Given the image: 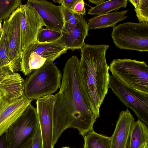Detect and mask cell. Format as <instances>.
Instances as JSON below:
<instances>
[{
	"instance_id": "5",
	"label": "cell",
	"mask_w": 148,
	"mask_h": 148,
	"mask_svg": "<svg viewBox=\"0 0 148 148\" xmlns=\"http://www.w3.org/2000/svg\"><path fill=\"white\" fill-rule=\"evenodd\" d=\"M67 50L59 39L47 43L36 40L22 51L20 71L25 75H28L42 66L46 61L53 62Z\"/></svg>"
},
{
	"instance_id": "20",
	"label": "cell",
	"mask_w": 148,
	"mask_h": 148,
	"mask_svg": "<svg viewBox=\"0 0 148 148\" xmlns=\"http://www.w3.org/2000/svg\"><path fill=\"white\" fill-rule=\"evenodd\" d=\"M83 148H111V137L97 133L94 130L84 137Z\"/></svg>"
},
{
	"instance_id": "13",
	"label": "cell",
	"mask_w": 148,
	"mask_h": 148,
	"mask_svg": "<svg viewBox=\"0 0 148 148\" xmlns=\"http://www.w3.org/2000/svg\"><path fill=\"white\" fill-rule=\"evenodd\" d=\"M31 101L25 94L20 98L10 102L0 99V136L7 131Z\"/></svg>"
},
{
	"instance_id": "36",
	"label": "cell",
	"mask_w": 148,
	"mask_h": 148,
	"mask_svg": "<svg viewBox=\"0 0 148 148\" xmlns=\"http://www.w3.org/2000/svg\"><path fill=\"white\" fill-rule=\"evenodd\" d=\"M61 148H70L69 147H62Z\"/></svg>"
},
{
	"instance_id": "34",
	"label": "cell",
	"mask_w": 148,
	"mask_h": 148,
	"mask_svg": "<svg viewBox=\"0 0 148 148\" xmlns=\"http://www.w3.org/2000/svg\"><path fill=\"white\" fill-rule=\"evenodd\" d=\"M141 148H148V144L144 145Z\"/></svg>"
},
{
	"instance_id": "4",
	"label": "cell",
	"mask_w": 148,
	"mask_h": 148,
	"mask_svg": "<svg viewBox=\"0 0 148 148\" xmlns=\"http://www.w3.org/2000/svg\"><path fill=\"white\" fill-rule=\"evenodd\" d=\"M112 76L126 86L148 94V66L144 61L114 59L109 66Z\"/></svg>"
},
{
	"instance_id": "8",
	"label": "cell",
	"mask_w": 148,
	"mask_h": 148,
	"mask_svg": "<svg viewBox=\"0 0 148 148\" xmlns=\"http://www.w3.org/2000/svg\"><path fill=\"white\" fill-rule=\"evenodd\" d=\"M109 88L118 99L134 112L138 119L148 125V94L131 89L113 76H110Z\"/></svg>"
},
{
	"instance_id": "15",
	"label": "cell",
	"mask_w": 148,
	"mask_h": 148,
	"mask_svg": "<svg viewBox=\"0 0 148 148\" xmlns=\"http://www.w3.org/2000/svg\"><path fill=\"white\" fill-rule=\"evenodd\" d=\"M24 80L17 73L0 77V99L10 102L21 97L24 93Z\"/></svg>"
},
{
	"instance_id": "9",
	"label": "cell",
	"mask_w": 148,
	"mask_h": 148,
	"mask_svg": "<svg viewBox=\"0 0 148 148\" xmlns=\"http://www.w3.org/2000/svg\"><path fill=\"white\" fill-rule=\"evenodd\" d=\"M56 95L46 96L36 100V110L43 148H54L52 139L53 108Z\"/></svg>"
},
{
	"instance_id": "11",
	"label": "cell",
	"mask_w": 148,
	"mask_h": 148,
	"mask_svg": "<svg viewBox=\"0 0 148 148\" xmlns=\"http://www.w3.org/2000/svg\"><path fill=\"white\" fill-rule=\"evenodd\" d=\"M20 7L13 12L8 19V38L10 59L14 73L20 71L21 49Z\"/></svg>"
},
{
	"instance_id": "19",
	"label": "cell",
	"mask_w": 148,
	"mask_h": 148,
	"mask_svg": "<svg viewBox=\"0 0 148 148\" xmlns=\"http://www.w3.org/2000/svg\"><path fill=\"white\" fill-rule=\"evenodd\" d=\"M8 19L4 20L2 32L0 40V67L8 68L11 73H14L10 59L8 38Z\"/></svg>"
},
{
	"instance_id": "24",
	"label": "cell",
	"mask_w": 148,
	"mask_h": 148,
	"mask_svg": "<svg viewBox=\"0 0 148 148\" xmlns=\"http://www.w3.org/2000/svg\"><path fill=\"white\" fill-rule=\"evenodd\" d=\"M62 36L61 31L42 27L37 34L36 40L41 43H49L59 40Z\"/></svg>"
},
{
	"instance_id": "26",
	"label": "cell",
	"mask_w": 148,
	"mask_h": 148,
	"mask_svg": "<svg viewBox=\"0 0 148 148\" xmlns=\"http://www.w3.org/2000/svg\"><path fill=\"white\" fill-rule=\"evenodd\" d=\"M31 148H43L41 134L39 123L32 140Z\"/></svg>"
},
{
	"instance_id": "3",
	"label": "cell",
	"mask_w": 148,
	"mask_h": 148,
	"mask_svg": "<svg viewBox=\"0 0 148 148\" xmlns=\"http://www.w3.org/2000/svg\"><path fill=\"white\" fill-rule=\"evenodd\" d=\"M61 78L60 70L53 62L46 61L24 80L25 95L32 101L52 95L60 88Z\"/></svg>"
},
{
	"instance_id": "21",
	"label": "cell",
	"mask_w": 148,
	"mask_h": 148,
	"mask_svg": "<svg viewBox=\"0 0 148 148\" xmlns=\"http://www.w3.org/2000/svg\"><path fill=\"white\" fill-rule=\"evenodd\" d=\"M127 0H112L105 1L91 8L88 10V14L99 15L109 13L121 8H125L127 6Z\"/></svg>"
},
{
	"instance_id": "12",
	"label": "cell",
	"mask_w": 148,
	"mask_h": 148,
	"mask_svg": "<svg viewBox=\"0 0 148 148\" xmlns=\"http://www.w3.org/2000/svg\"><path fill=\"white\" fill-rule=\"evenodd\" d=\"M27 4L34 8L42 19L46 28L61 31L65 21L60 5L45 0H28Z\"/></svg>"
},
{
	"instance_id": "23",
	"label": "cell",
	"mask_w": 148,
	"mask_h": 148,
	"mask_svg": "<svg viewBox=\"0 0 148 148\" xmlns=\"http://www.w3.org/2000/svg\"><path fill=\"white\" fill-rule=\"evenodd\" d=\"M134 6L136 16L140 22L148 23V0H129Z\"/></svg>"
},
{
	"instance_id": "18",
	"label": "cell",
	"mask_w": 148,
	"mask_h": 148,
	"mask_svg": "<svg viewBox=\"0 0 148 148\" xmlns=\"http://www.w3.org/2000/svg\"><path fill=\"white\" fill-rule=\"evenodd\" d=\"M148 144L147 125L140 119L132 123L127 148H141Z\"/></svg>"
},
{
	"instance_id": "16",
	"label": "cell",
	"mask_w": 148,
	"mask_h": 148,
	"mask_svg": "<svg viewBox=\"0 0 148 148\" xmlns=\"http://www.w3.org/2000/svg\"><path fill=\"white\" fill-rule=\"evenodd\" d=\"M135 120L128 108L121 111L111 137V148H127L132 123Z\"/></svg>"
},
{
	"instance_id": "17",
	"label": "cell",
	"mask_w": 148,
	"mask_h": 148,
	"mask_svg": "<svg viewBox=\"0 0 148 148\" xmlns=\"http://www.w3.org/2000/svg\"><path fill=\"white\" fill-rule=\"evenodd\" d=\"M128 10L116 11L93 17L88 20V29L89 30L109 27H113L118 22L123 21L127 17L125 15Z\"/></svg>"
},
{
	"instance_id": "14",
	"label": "cell",
	"mask_w": 148,
	"mask_h": 148,
	"mask_svg": "<svg viewBox=\"0 0 148 148\" xmlns=\"http://www.w3.org/2000/svg\"><path fill=\"white\" fill-rule=\"evenodd\" d=\"M87 24L83 16L75 24L65 23L61 31L62 36L59 39L67 50L73 51L81 49L85 43V38L88 35Z\"/></svg>"
},
{
	"instance_id": "25",
	"label": "cell",
	"mask_w": 148,
	"mask_h": 148,
	"mask_svg": "<svg viewBox=\"0 0 148 148\" xmlns=\"http://www.w3.org/2000/svg\"><path fill=\"white\" fill-rule=\"evenodd\" d=\"M61 9L63 13L65 23L71 24H75L78 22L83 16L73 13L71 10L60 5Z\"/></svg>"
},
{
	"instance_id": "10",
	"label": "cell",
	"mask_w": 148,
	"mask_h": 148,
	"mask_svg": "<svg viewBox=\"0 0 148 148\" xmlns=\"http://www.w3.org/2000/svg\"><path fill=\"white\" fill-rule=\"evenodd\" d=\"M20 31L22 51L36 40L40 30L45 26L42 18L32 7L27 3L21 4Z\"/></svg>"
},
{
	"instance_id": "7",
	"label": "cell",
	"mask_w": 148,
	"mask_h": 148,
	"mask_svg": "<svg viewBox=\"0 0 148 148\" xmlns=\"http://www.w3.org/2000/svg\"><path fill=\"white\" fill-rule=\"evenodd\" d=\"M38 123L36 109L30 104L6 132L7 148H23L32 139Z\"/></svg>"
},
{
	"instance_id": "6",
	"label": "cell",
	"mask_w": 148,
	"mask_h": 148,
	"mask_svg": "<svg viewBox=\"0 0 148 148\" xmlns=\"http://www.w3.org/2000/svg\"><path fill=\"white\" fill-rule=\"evenodd\" d=\"M111 36L116 47L120 49L148 51V23L120 24L113 27Z\"/></svg>"
},
{
	"instance_id": "30",
	"label": "cell",
	"mask_w": 148,
	"mask_h": 148,
	"mask_svg": "<svg viewBox=\"0 0 148 148\" xmlns=\"http://www.w3.org/2000/svg\"><path fill=\"white\" fill-rule=\"evenodd\" d=\"M11 73H12L7 67H0V77Z\"/></svg>"
},
{
	"instance_id": "27",
	"label": "cell",
	"mask_w": 148,
	"mask_h": 148,
	"mask_svg": "<svg viewBox=\"0 0 148 148\" xmlns=\"http://www.w3.org/2000/svg\"><path fill=\"white\" fill-rule=\"evenodd\" d=\"M71 10L73 13L78 15L83 16L85 14L86 11L84 1L76 0Z\"/></svg>"
},
{
	"instance_id": "35",
	"label": "cell",
	"mask_w": 148,
	"mask_h": 148,
	"mask_svg": "<svg viewBox=\"0 0 148 148\" xmlns=\"http://www.w3.org/2000/svg\"><path fill=\"white\" fill-rule=\"evenodd\" d=\"M2 31L1 32H0V38H1V34H2Z\"/></svg>"
},
{
	"instance_id": "33",
	"label": "cell",
	"mask_w": 148,
	"mask_h": 148,
	"mask_svg": "<svg viewBox=\"0 0 148 148\" xmlns=\"http://www.w3.org/2000/svg\"><path fill=\"white\" fill-rule=\"evenodd\" d=\"M2 20H3L0 19V32L2 31V25L1 23Z\"/></svg>"
},
{
	"instance_id": "1",
	"label": "cell",
	"mask_w": 148,
	"mask_h": 148,
	"mask_svg": "<svg viewBox=\"0 0 148 148\" xmlns=\"http://www.w3.org/2000/svg\"><path fill=\"white\" fill-rule=\"evenodd\" d=\"M80 59L72 56L65 63L62 82L53 112L52 142L54 146L62 132L69 128H76L84 137L94 130L97 119L87 101L81 85Z\"/></svg>"
},
{
	"instance_id": "22",
	"label": "cell",
	"mask_w": 148,
	"mask_h": 148,
	"mask_svg": "<svg viewBox=\"0 0 148 148\" xmlns=\"http://www.w3.org/2000/svg\"><path fill=\"white\" fill-rule=\"evenodd\" d=\"M21 0H0V19L5 20L22 4Z\"/></svg>"
},
{
	"instance_id": "31",
	"label": "cell",
	"mask_w": 148,
	"mask_h": 148,
	"mask_svg": "<svg viewBox=\"0 0 148 148\" xmlns=\"http://www.w3.org/2000/svg\"><path fill=\"white\" fill-rule=\"evenodd\" d=\"M105 1V0H89V3H92L98 5Z\"/></svg>"
},
{
	"instance_id": "29",
	"label": "cell",
	"mask_w": 148,
	"mask_h": 148,
	"mask_svg": "<svg viewBox=\"0 0 148 148\" xmlns=\"http://www.w3.org/2000/svg\"><path fill=\"white\" fill-rule=\"evenodd\" d=\"M0 148H7L6 132L0 136Z\"/></svg>"
},
{
	"instance_id": "2",
	"label": "cell",
	"mask_w": 148,
	"mask_h": 148,
	"mask_svg": "<svg viewBox=\"0 0 148 148\" xmlns=\"http://www.w3.org/2000/svg\"><path fill=\"white\" fill-rule=\"evenodd\" d=\"M109 45L84 44L81 48L79 68L81 87L86 99L98 119L109 88V66L106 54Z\"/></svg>"
},
{
	"instance_id": "28",
	"label": "cell",
	"mask_w": 148,
	"mask_h": 148,
	"mask_svg": "<svg viewBox=\"0 0 148 148\" xmlns=\"http://www.w3.org/2000/svg\"><path fill=\"white\" fill-rule=\"evenodd\" d=\"M76 0H54L55 3L62 5L65 8L71 10L72 7Z\"/></svg>"
},
{
	"instance_id": "32",
	"label": "cell",
	"mask_w": 148,
	"mask_h": 148,
	"mask_svg": "<svg viewBox=\"0 0 148 148\" xmlns=\"http://www.w3.org/2000/svg\"><path fill=\"white\" fill-rule=\"evenodd\" d=\"M32 140L29 141L27 144L23 148H31L32 146Z\"/></svg>"
},
{
	"instance_id": "37",
	"label": "cell",
	"mask_w": 148,
	"mask_h": 148,
	"mask_svg": "<svg viewBox=\"0 0 148 148\" xmlns=\"http://www.w3.org/2000/svg\"></svg>"
}]
</instances>
